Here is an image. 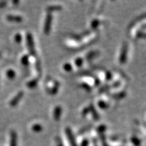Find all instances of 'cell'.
Masks as SVG:
<instances>
[{
    "mask_svg": "<svg viewBox=\"0 0 146 146\" xmlns=\"http://www.w3.org/2000/svg\"><path fill=\"white\" fill-rule=\"evenodd\" d=\"M24 96V92L23 91H19L15 96L10 100V106L12 107H15L18 104L20 101L23 99Z\"/></svg>",
    "mask_w": 146,
    "mask_h": 146,
    "instance_id": "cell-4",
    "label": "cell"
},
{
    "mask_svg": "<svg viewBox=\"0 0 146 146\" xmlns=\"http://www.w3.org/2000/svg\"><path fill=\"white\" fill-rule=\"evenodd\" d=\"M17 140L18 136L17 133L14 131H10V146H17Z\"/></svg>",
    "mask_w": 146,
    "mask_h": 146,
    "instance_id": "cell-8",
    "label": "cell"
},
{
    "mask_svg": "<svg viewBox=\"0 0 146 146\" xmlns=\"http://www.w3.org/2000/svg\"><path fill=\"white\" fill-rule=\"evenodd\" d=\"M62 114V108L60 106H56L53 111V118L56 121H59Z\"/></svg>",
    "mask_w": 146,
    "mask_h": 146,
    "instance_id": "cell-5",
    "label": "cell"
},
{
    "mask_svg": "<svg viewBox=\"0 0 146 146\" xmlns=\"http://www.w3.org/2000/svg\"><path fill=\"white\" fill-rule=\"evenodd\" d=\"M63 69L65 71H66V72H70V71L72 70V65L69 62L64 64Z\"/></svg>",
    "mask_w": 146,
    "mask_h": 146,
    "instance_id": "cell-23",
    "label": "cell"
},
{
    "mask_svg": "<svg viewBox=\"0 0 146 146\" xmlns=\"http://www.w3.org/2000/svg\"><path fill=\"white\" fill-rule=\"evenodd\" d=\"M112 74L110 71H107L105 74V78L107 81H110L112 79Z\"/></svg>",
    "mask_w": 146,
    "mask_h": 146,
    "instance_id": "cell-29",
    "label": "cell"
},
{
    "mask_svg": "<svg viewBox=\"0 0 146 146\" xmlns=\"http://www.w3.org/2000/svg\"><path fill=\"white\" fill-rule=\"evenodd\" d=\"M98 55H99V52L98 51H91L86 55V58L87 60H91L97 57Z\"/></svg>",
    "mask_w": 146,
    "mask_h": 146,
    "instance_id": "cell-14",
    "label": "cell"
},
{
    "mask_svg": "<svg viewBox=\"0 0 146 146\" xmlns=\"http://www.w3.org/2000/svg\"><path fill=\"white\" fill-rule=\"evenodd\" d=\"M126 96H127V92L125 91H122L119 93H116V94L110 95V97L114 100H120L125 98Z\"/></svg>",
    "mask_w": 146,
    "mask_h": 146,
    "instance_id": "cell-10",
    "label": "cell"
},
{
    "mask_svg": "<svg viewBox=\"0 0 146 146\" xmlns=\"http://www.w3.org/2000/svg\"><path fill=\"white\" fill-rule=\"evenodd\" d=\"M26 41H27V46L28 47V50L29 54L31 56H36V52L35 50V43L33 36L31 33H27L26 34Z\"/></svg>",
    "mask_w": 146,
    "mask_h": 146,
    "instance_id": "cell-1",
    "label": "cell"
},
{
    "mask_svg": "<svg viewBox=\"0 0 146 146\" xmlns=\"http://www.w3.org/2000/svg\"><path fill=\"white\" fill-rule=\"evenodd\" d=\"M1 52H0V57H1Z\"/></svg>",
    "mask_w": 146,
    "mask_h": 146,
    "instance_id": "cell-39",
    "label": "cell"
},
{
    "mask_svg": "<svg viewBox=\"0 0 146 146\" xmlns=\"http://www.w3.org/2000/svg\"><path fill=\"white\" fill-rule=\"evenodd\" d=\"M98 106L100 108L103 109V110L107 109L109 106L108 104H107L106 102L105 101H104V100H99L98 102Z\"/></svg>",
    "mask_w": 146,
    "mask_h": 146,
    "instance_id": "cell-19",
    "label": "cell"
},
{
    "mask_svg": "<svg viewBox=\"0 0 146 146\" xmlns=\"http://www.w3.org/2000/svg\"><path fill=\"white\" fill-rule=\"evenodd\" d=\"M35 68L36 70V72L41 75V62H40L39 60L37 59L36 60V62H35Z\"/></svg>",
    "mask_w": 146,
    "mask_h": 146,
    "instance_id": "cell-22",
    "label": "cell"
},
{
    "mask_svg": "<svg viewBox=\"0 0 146 146\" xmlns=\"http://www.w3.org/2000/svg\"><path fill=\"white\" fill-rule=\"evenodd\" d=\"M88 144H89V141L85 139H84L83 141H82L81 146H87L88 145Z\"/></svg>",
    "mask_w": 146,
    "mask_h": 146,
    "instance_id": "cell-37",
    "label": "cell"
},
{
    "mask_svg": "<svg viewBox=\"0 0 146 146\" xmlns=\"http://www.w3.org/2000/svg\"><path fill=\"white\" fill-rule=\"evenodd\" d=\"M84 62V60L81 57L76 58L75 60H74V64H75L76 66H77L78 68H81V67L83 66Z\"/></svg>",
    "mask_w": 146,
    "mask_h": 146,
    "instance_id": "cell-20",
    "label": "cell"
},
{
    "mask_svg": "<svg viewBox=\"0 0 146 146\" xmlns=\"http://www.w3.org/2000/svg\"><path fill=\"white\" fill-rule=\"evenodd\" d=\"M65 132L67 135V137H68V141L71 144V146H77L75 141V139H74V135H73V133L70 128L67 127L66 129H65Z\"/></svg>",
    "mask_w": 146,
    "mask_h": 146,
    "instance_id": "cell-6",
    "label": "cell"
},
{
    "mask_svg": "<svg viewBox=\"0 0 146 146\" xmlns=\"http://www.w3.org/2000/svg\"><path fill=\"white\" fill-rule=\"evenodd\" d=\"M21 64L25 66L29 65V55H24L21 60Z\"/></svg>",
    "mask_w": 146,
    "mask_h": 146,
    "instance_id": "cell-18",
    "label": "cell"
},
{
    "mask_svg": "<svg viewBox=\"0 0 146 146\" xmlns=\"http://www.w3.org/2000/svg\"><path fill=\"white\" fill-rule=\"evenodd\" d=\"M127 54H128V44L127 42H124L123 46H122L121 51L119 57V62L121 64H125L127 60Z\"/></svg>",
    "mask_w": 146,
    "mask_h": 146,
    "instance_id": "cell-3",
    "label": "cell"
},
{
    "mask_svg": "<svg viewBox=\"0 0 146 146\" xmlns=\"http://www.w3.org/2000/svg\"><path fill=\"white\" fill-rule=\"evenodd\" d=\"M6 75H7V77H8L9 79L12 80L16 77V72L15 71L12 70V69H9V70H7Z\"/></svg>",
    "mask_w": 146,
    "mask_h": 146,
    "instance_id": "cell-17",
    "label": "cell"
},
{
    "mask_svg": "<svg viewBox=\"0 0 146 146\" xmlns=\"http://www.w3.org/2000/svg\"><path fill=\"white\" fill-rule=\"evenodd\" d=\"M46 10L47 11V12H49V13H52L53 12H58V11H61L62 10V7L59 5H49V6L47 7Z\"/></svg>",
    "mask_w": 146,
    "mask_h": 146,
    "instance_id": "cell-13",
    "label": "cell"
},
{
    "mask_svg": "<svg viewBox=\"0 0 146 146\" xmlns=\"http://www.w3.org/2000/svg\"><path fill=\"white\" fill-rule=\"evenodd\" d=\"M109 89H110V85H104V86L102 87V88H100L99 92L100 94H102V93L106 92V91H108Z\"/></svg>",
    "mask_w": 146,
    "mask_h": 146,
    "instance_id": "cell-30",
    "label": "cell"
},
{
    "mask_svg": "<svg viewBox=\"0 0 146 146\" xmlns=\"http://www.w3.org/2000/svg\"><path fill=\"white\" fill-rule=\"evenodd\" d=\"M89 113H90V110H89V106L85 107V108H83V110H82L81 115L83 117H85V116H87V115H88Z\"/></svg>",
    "mask_w": 146,
    "mask_h": 146,
    "instance_id": "cell-27",
    "label": "cell"
},
{
    "mask_svg": "<svg viewBox=\"0 0 146 146\" xmlns=\"http://www.w3.org/2000/svg\"><path fill=\"white\" fill-rule=\"evenodd\" d=\"M23 40V36H22L21 34L17 33L14 35V41L17 43H20Z\"/></svg>",
    "mask_w": 146,
    "mask_h": 146,
    "instance_id": "cell-26",
    "label": "cell"
},
{
    "mask_svg": "<svg viewBox=\"0 0 146 146\" xmlns=\"http://www.w3.org/2000/svg\"><path fill=\"white\" fill-rule=\"evenodd\" d=\"M12 3H14V4H18V3H19V1H14Z\"/></svg>",
    "mask_w": 146,
    "mask_h": 146,
    "instance_id": "cell-38",
    "label": "cell"
},
{
    "mask_svg": "<svg viewBox=\"0 0 146 146\" xmlns=\"http://www.w3.org/2000/svg\"><path fill=\"white\" fill-rule=\"evenodd\" d=\"M56 143H57V146H63L62 142L61 139L59 137L56 138Z\"/></svg>",
    "mask_w": 146,
    "mask_h": 146,
    "instance_id": "cell-35",
    "label": "cell"
},
{
    "mask_svg": "<svg viewBox=\"0 0 146 146\" xmlns=\"http://www.w3.org/2000/svg\"><path fill=\"white\" fill-rule=\"evenodd\" d=\"M52 13H49L47 12L46 18L45 20V24H44V27H43V32L44 34L46 35H50L51 29H52Z\"/></svg>",
    "mask_w": 146,
    "mask_h": 146,
    "instance_id": "cell-2",
    "label": "cell"
},
{
    "mask_svg": "<svg viewBox=\"0 0 146 146\" xmlns=\"http://www.w3.org/2000/svg\"><path fill=\"white\" fill-rule=\"evenodd\" d=\"M136 36L138 39H144L145 37V34L143 32L138 31L136 33Z\"/></svg>",
    "mask_w": 146,
    "mask_h": 146,
    "instance_id": "cell-31",
    "label": "cell"
},
{
    "mask_svg": "<svg viewBox=\"0 0 146 146\" xmlns=\"http://www.w3.org/2000/svg\"><path fill=\"white\" fill-rule=\"evenodd\" d=\"M45 90L47 92V94L51 95V96H54L58 94V90H59V87L54 85L52 87H50L49 86H46Z\"/></svg>",
    "mask_w": 146,
    "mask_h": 146,
    "instance_id": "cell-11",
    "label": "cell"
},
{
    "mask_svg": "<svg viewBox=\"0 0 146 146\" xmlns=\"http://www.w3.org/2000/svg\"><path fill=\"white\" fill-rule=\"evenodd\" d=\"M80 87H81V88L85 89V90L87 91H91V87L89 85L88 83H85V82H83V83H81V84H80Z\"/></svg>",
    "mask_w": 146,
    "mask_h": 146,
    "instance_id": "cell-24",
    "label": "cell"
},
{
    "mask_svg": "<svg viewBox=\"0 0 146 146\" xmlns=\"http://www.w3.org/2000/svg\"><path fill=\"white\" fill-rule=\"evenodd\" d=\"M70 36L72 39H74L76 41H80L83 39V36H81V34H72Z\"/></svg>",
    "mask_w": 146,
    "mask_h": 146,
    "instance_id": "cell-25",
    "label": "cell"
},
{
    "mask_svg": "<svg viewBox=\"0 0 146 146\" xmlns=\"http://www.w3.org/2000/svg\"><path fill=\"white\" fill-rule=\"evenodd\" d=\"M131 141L136 146H139L140 145V143H141L140 140L137 137H131Z\"/></svg>",
    "mask_w": 146,
    "mask_h": 146,
    "instance_id": "cell-28",
    "label": "cell"
},
{
    "mask_svg": "<svg viewBox=\"0 0 146 146\" xmlns=\"http://www.w3.org/2000/svg\"><path fill=\"white\" fill-rule=\"evenodd\" d=\"M31 129L33 131H34V132L39 133L43 130V127H42L40 124L36 123V124H34V125L32 126Z\"/></svg>",
    "mask_w": 146,
    "mask_h": 146,
    "instance_id": "cell-16",
    "label": "cell"
},
{
    "mask_svg": "<svg viewBox=\"0 0 146 146\" xmlns=\"http://www.w3.org/2000/svg\"><path fill=\"white\" fill-rule=\"evenodd\" d=\"M94 84L96 86H99L100 84V80L99 79V78L98 77H95L94 78Z\"/></svg>",
    "mask_w": 146,
    "mask_h": 146,
    "instance_id": "cell-34",
    "label": "cell"
},
{
    "mask_svg": "<svg viewBox=\"0 0 146 146\" xmlns=\"http://www.w3.org/2000/svg\"><path fill=\"white\" fill-rule=\"evenodd\" d=\"M6 20L9 22H12V23H21L23 21V18L21 16L8 14L6 16Z\"/></svg>",
    "mask_w": 146,
    "mask_h": 146,
    "instance_id": "cell-7",
    "label": "cell"
},
{
    "mask_svg": "<svg viewBox=\"0 0 146 146\" xmlns=\"http://www.w3.org/2000/svg\"><path fill=\"white\" fill-rule=\"evenodd\" d=\"M89 110H90V113H91V114H92V116L93 118H94V119L96 120V121L99 120L100 116L99 114H98V111H97L96 109L95 108L94 106L92 104H91L89 106Z\"/></svg>",
    "mask_w": 146,
    "mask_h": 146,
    "instance_id": "cell-9",
    "label": "cell"
},
{
    "mask_svg": "<svg viewBox=\"0 0 146 146\" xmlns=\"http://www.w3.org/2000/svg\"><path fill=\"white\" fill-rule=\"evenodd\" d=\"M120 84H121V82L120 81H116L113 83L112 85H110V89H112V88H118V87H120Z\"/></svg>",
    "mask_w": 146,
    "mask_h": 146,
    "instance_id": "cell-32",
    "label": "cell"
},
{
    "mask_svg": "<svg viewBox=\"0 0 146 146\" xmlns=\"http://www.w3.org/2000/svg\"><path fill=\"white\" fill-rule=\"evenodd\" d=\"M91 125H89V126H87V127H84L83 129H82L81 131H80V133H85V131H87V129H89V128H91Z\"/></svg>",
    "mask_w": 146,
    "mask_h": 146,
    "instance_id": "cell-36",
    "label": "cell"
},
{
    "mask_svg": "<svg viewBox=\"0 0 146 146\" xmlns=\"http://www.w3.org/2000/svg\"><path fill=\"white\" fill-rule=\"evenodd\" d=\"M7 4H8V1H0V8H5Z\"/></svg>",
    "mask_w": 146,
    "mask_h": 146,
    "instance_id": "cell-33",
    "label": "cell"
},
{
    "mask_svg": "<svg viewBox=\"0 0 146 146\" xmlns=\"http://www.w3.org/2000/svg\"><path fill=\"white\" fill-rule=\"evenodd\" d=\"M39 78H33L32 80L28 81L27 83V87L29 89H34L37 86L38 83H39Z\"/></svg>",
    "mask_w": 146,
    "mask_h": 146,
    "instance_id": "cell-12",
    "label": "cell"
},
{
    "mask_svg": "<svg viewBox=\"0 0 146 146\" xmlns=\"http://www.w3.org/2000/svg\"><path fill=\"white\" fill-rule=\"evenodd\" d=\"M100 24H101V22H100V20L98 19V18H95V19L93 20L91 23V29H94V30L97 29L98 28V27L100 25Z\"/></svg>",
    "mask_w": 146,
    "mask_h": 146,
    "instance_id": "cell-15",
    "label": "cell"
},
{
    "mask_svg": "<svg viewBox=\"0 0 146 146\" xmlns=\"http://www.w3.org/2000/svg\"><path fill=\"white\" fill-rule=\"evenodd\" d=\"M106 129H107V127L105 125H101L97 127L96 131L98 133H100V135H102V134H103V133H104L106 131Z\"/></svg>",
    "mask_w": 146,
    "mask_h": 146,
    "instance_id": "cell-21",
    "label": "cell"
}]
</instances>
